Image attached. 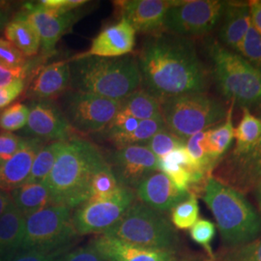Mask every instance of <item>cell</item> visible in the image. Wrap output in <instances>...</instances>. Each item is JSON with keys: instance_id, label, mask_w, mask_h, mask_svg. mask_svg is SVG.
Wrapping results in <instances>:
<instances>
[{"instance_id": "obj_1", "label": "cell", "mask_w": 261, "mask_h": 261, "mask_svg": "<svg viewBox=\"0 0 261 261\" xmlns=\"http://www.w3.org/2000/svg\"><path fill=\"white\" fill-rule=\"evenodd\" d=\"M138 58L141 89L159 103L192 93H204L207 76L193 42L160 32L142 45Z\"/></svg>"}, {"instance_id": "obj_2", "label": "cell", "mask_w": 261, "mask_h": 261, "mask_svg": "<svg viewBox=\"0 0 261 261\" xmlns=\"http://www.w3.org/2000/svg\"><path fill=\"white\" fill-rule=\"evenodd\" d=\"M109 166L102 152L89 140L72 138L65 141L50 173L44 180L53 202L70 209L91 197L94 175Z\"/></svg>"}, {"instance_id": "obj_3", "label": "cell", "mask_w": 261, "mask_h": 261, "mask_svg": "<svg viewBox=\"0 0 261 261\" xmlns=\"http://www.w3.org/2000/svg\"><path fill=\"white\" fill-rule=\"evenodd\" d=\"M72 90L121 101L139 90L141 76L137 56H81L70 60Z\"/></svg>"}, {"instance_id": "obj_4", "label": "cell", "mask_w": 261, "mask_h": 261, "mask_svg": "<svg viewBox=\"0 0 261 261\" xmlns=\"http://www.w3.org/2000/svg\"><path fill=\"white\" fill-rule=\"evenodd\" d=\"M201 193L214 215L225 247L239 246L260 237L261 216L242 193L212 176L207 178Z\"/></svg>"}, {"instance_id": "obj_5", "label": "cell", "mask_w": 261, "mask_h": 261, "mask_svg": "<svg viewBox=\"0 0 261 261\" xmlns=\"http://www.w3.org/2000/svg\"><path fill=\"white\" fill-rule=\"evenodd\" d=\"M209 50L215 83L224 98L242 108L261 106L260 72L219 43Z\"/></svg>"}, {"instance_id": "obj_6", "label": "cell", "mask_w": 261, "mask_h": 261, "mask_svg": "<svg viewBox=\"0 0 261 261\" xmlns=\"http://www.w3.org/2000/svg\"><path fill=\"white\" fill-rule=\"evenodd\" d=\"M103 235L143 248L175 252L178 246L177 234L166 216L140 200Z\"/></svg>"}, {"instance_id": "obj_7", "label": "cell", "mask_w": 261, "mask_h": 261, "mask_svg": "<svg viewBox=\"0 0 261 261\" xmlns=\"http://www.w3.org/2000/svg\"><path fill=\"white\" fill-rule=\"evenodd\" d=\"M166 128L186 141L196 133L208 130L226 117V106L205 93H192L160 103Z\"/></svg>"}, {"instance_id": "obj_8", "label": "cell", "mask_w": 261, "mask_h": 261, "mask_svg": "<svg viewBox=\"0 0 261 261\" xmlns=\"http://www.w3.org/2000/svg\"><path fill=\"white\" fill-rule=\"evenodd\" d=\"M71 210L53 204L25 217L21 250L55 251L74 245L77 233Z\"/></svg>"}, {"instance_id": "obj_9", "label": "cell", "mask_w": 261, "mask_h": 261, "mask_svg": "<svg viewBox=\"0 0 261 261\" xmlns=\"http://www.w3.org/2000/svg\"><path fill=\"white\" fill-rule=\"evenodd\" d=\"M60 108L72 130L92 134L102 132L110 124L119 112L120 101L71 90L62 95Z\"/></svg>"}, {"instance_id": "obj_10", "label": "cell", "mask_w": 261, "mask_h": 261, "mask_svg": "<svg viewBox=\"0 0 261 261\" xmlns=\"http://www.w3.org/2000/svg\"><path fill=\"white\" fill-rule=\"evenodd\" d=\"M135 200L133 189L122 185L112 196L90 197L72 215L76 233L103 234L121 219Z\"/></svg>"}, {"instance_id": "obj_11", "label": "cell", "mask_w": 261, "mask_h": 261, "mask_svg": "<svg viewBox=\"0 0 261 261\" xmlns=\"http://www.w3.org/2000/svg\"><path fill=\"white\" fill-rule=\"evenodd\" d=\"M226 1H177L168 10L164 29L171 34L189 38L211 32L222 18Z\"/></svg>"}, {"instance_id": "obj_12", "label": "cell", "mask_w": 261, "mask_h": 261, "mask_svg": "<svg viewBox=\"0 0 261 261\" xmlns=\"http://www.w3.org/2000/svg\"><path fill=\"white\" fill-rule=\"evenodd\" d=\"M261 119V106L257 110ZM217 180L240 193L253 191L261 183V138L250 149L234 151L221 160L214 169Z\"/></svg>"}, {"instance_id": "obj_13", "label": "cell", "mask_w": 261, "mask_h": 261, "mask_svg": "<svg viewBox=\"0 0 261 261\" xmlns=\"http://www.w3.org/2000/svg\"><path fill=\"white\" fill-rule=\"evenodd\" d=\"M122 186L136 189L152 172L160 171V161L146 145H129L116 149L107 159Z\"/></svg>"}, {"instance_id": "obj_14", "label": "cell", "mask_w": 261, "mask_h": 261, "mask_svg": "<svg viewBox=\"0 0 261 261\" xmlns=\"http://www.w3.org/2000/svg\"><path fill=\"white\" fill-rule=\"evenodd\" d=\"M25 138L46 141H66L72 139V128L59 105L51 100L32 101L28 106Z\"/></svg>"}, {"instance_id": "obj_15", "label": "cell", "mask_w": 261, "mask_h": 261, "mask_svg": "<svg viewBox=\"0 0 261 261\" xmlns=\"http://www.w3.org/2000/svg\"><path fill=\"white\" fill-rule=\"evenodd\" d=\"M20 14L37 29L42 49L46 55H51L56 50L57 42L79 19L75 10L64 14H56L40 8L36 2L25 3Z\"/></svg>"}, {"instance_id": "obj_16", "label": "cell", "mask_w": 261, "mask_h": 261, "mask_svg": "<svg viewBox=\"0 0 261 261\" xmlns=\"http://www.w3.org/2000/svg\"><path fill=\"white\" fill-rule=\"evenodd\" d=\"M177 1L170 0H126L115 5L121 19H125L136 32L157 34L164 29V19L168 10Z\"/></svg>"}, {"instance_id": "obj_17", "label": "cell", "mask_w": 261, "mask_h": 261, "mask_svg": "<svg viewBox=\"0 0 261 261\" xmlns=\"http://www.w3.org/2000/svg\"><path fill=\"white\" fill-rule=\"evenodd\" d=\"M136 189L140 201L159 212L171 210L190 195L189 192L179 190L162 171L152 172Z\"/></svg>"}, {"instance_id": "obj_18", "label": "cell", "mask_w": 261, "mask_h": 261, "mask_svg": "<svg viewBox=\"0 0 261 261\" xmlns=\"http://www.w3.org/2000/svg\"><path fill=\"white\" fill-rule=\"evenodd\" d=\"M44 146L42 140L24 138L19 151L0 167V190L9 193L23 185L30 175L35 157Z\"/></svg>"}, {"instance_id": "obj_19", "label": "cell", "mask_w": 261, "mask_h": 261, "mask_svg": "<svg viewBox=\"0 0 261 261\" xmlns=\"http://www.w3.org/2000/svg\"><path fill=\"white\" fill-rule=\"evenodd\" d=\"M136 30L125 19L103 29L94 38L86 56L120 57L133 51L136 45Z\"/></svg>"}, {"instance_id": "obj_20", "label": "cell", "mask_w": 261, "mask_h": 261, "mask_svg": "<svg viewBox=\"0 0 261 261\" xmlns=\"http://www.w3.org/2000/svg\"><path fill=\"white\" fill-rule=\"evenodd\" d=\"M70 85V61H58L44 67L35 74L29 84L28 96L32 101H54L66 93Z\"/></svg>"}, {"instance_id": "obj_21", "label": "cell", "mask_w": 261, "mask_h": 261, "mask_svg": "<svg viewBox=\"0 0 261 261\" xmlns=\"http://www.w3.org/2000/svg\"><path fill=\"white\" fill-rule=\"evenodd\" d=\"M91 242L109 261H177L176 252L133 246L103 234Z\"/></svg>"}, {"instance_id": "obj_22", "label": "cell", "mask_w": 261, "mask_h": 261, "mask_svg": "<svg viewBox=\"0 0 261 261\" xmlns=\"http://www.w3.org/2000/svg\"><path fill=\"white\" fill-rule=\"evenodd\" d=\"M221 19V41L225 47L237 50L251 25L248 3L226 1Z\"/></svg>"}, {"instance_id": "obj_23", "label": "cell", "mask_w": 261, "mask_h": 261, "mask_svg": "<svg viewBox=\"0 0 261 261\" xmlns=\"http://www.w3.org/2000/svg\"><path fill=\"white\" fill-rule=\"evenodd\" d=\"M25 217L12 203L0 217V259L21 250Z\"/></svg>"}, {"instance_id": "obj_24", "label": "cell", "mask_w": 261, "mask_h": 261, "mask_svg": "<svg viewBox=\"0 0 261 261\" xmlns=\"http://www.w3.org/2000/svg\"><path fill=\"white\" fill-rule=\"evenodd\" d=\"M4 35L8 42L27 57L36 56L41 47L37 29L20 13L9 20L4 28Z\"/></svg>"}, {"instance_id": "obj_25", "label": "cell", "mask_w": 261, "mask_h": 261, "mask_svg": "<svg viewBox=\"0 0 261 261\" xmlns=\"http://www.w3.org/2000/svg\"><path fill=\"white\" fill-rule=\"evenodd\" d=\"M12 201L24 217L53 205V198L46 183H24L11 193Z\"/></svg>"}, {"instance_id": "obj_26", "label": "cell", "mask_w": 261, "mask_h": 261, "mask_svg": "<svg viewBox=\"0 0 261 261\" xmlns=\"http://www.w3.org/2000/svg\"><path fill=\"white\" fill-rule=\"evenodd\" d=\"M233 103L227 111L225 121L214 129L205 130L206 149L210 157L217 162H221L226 151L230 147L234 139V127L232 121Z\"/></svg>"}, {"instance_id": "obj_27", "label": "cell", "mask_w": 261, "mask_h": 261, "mask_svg": "<svg viewBox=\"0 0 261 261\" xmlns=\"http://www.w3.org/2000/svg\"><path fill=\"white\" fill-rule=\"evenodd\" d=\"M119 111L140 121L162 116L158 100L143 89H139L121 100Z\"/></svg>"}, {"instance_id": "obj_28", "label": "cell", "mask_w": 261, "mask_h": 261, "mask_svg": "<svg viewBox=\"0 0 261 261\" xmlns=\"http://www.w3.org/2000/svg\"><path fill=\"white\" fill-rule=\"evenodd\" d=\"M236 144L234 151L250 149L261 138V119L252 114L250 109L242 108V117L234 129Z\"/></svg>"}, {"instance_id": "obj_29", "label": "cell", "mask_w": 261, "mask_h": 261, "mask_svg": "<svg viewBox=\"0 0 261 261\" xmlns=\"http://www.w3.org/2000/svg\"><path fill=\"white\" fill-rule=\"evenodd\" d=\"M64 144L65 141H53L48 144H45L35 157L30 175L25 183L43 182L50 173Z\"/></svg>"}, {"instance_id": "obj_30", "label": "cell", "mask_w": 261, "mask_h": 261, "mask_svg": "<svg viewBox=\"0 0 261 261\" xmlns=\"http://www.w3.org/2000/svg\"><path fill=\"white\" fill-rule=\"evenodd\" d=\"M165 128L166 125L162 116L153 119L141 120L136 130L124 137L114 146L116 149H120L129 145H145L157 133Z\"/></svg>"}, {"instance_id": "obj_31", "label": "cell", "mask_w": 261, "mask_h": 261, "mask_svg": "<svg viewBox=\"0 0 261 261\" xmlns=\"http://www.w3.org/2000/svg\"><path fill=\"white\" fill-rule=\"evenodd\" d=\"M199 206L196 196L190 193L185 200L171 209V223L182 230L191 229L198 220Z\"/></svg>"}, {"instance_id": "obj_32", "label": "cell", "mask_w": 261, "mask_h": 261, "mask_svg": "<svg viewBox=\"0 0 261 261\" xmlns=\"http://www.w3.org/2000/svg\"><path fill=\"white\" fill-rule=\"evenodd\" d=\"M212 261H261V236L252 242L225 247Z\"/></svg>"}, {"instance_id": "obj_33", "label": "cell", "mask_w": 261, "mask_h": 261, "mask_svg": "<svg viewBox=\"0 0 261 261\" xmlns=\"http://www.w3.org/2000/svg\"><path fill=\"white\" fill-rule=\"evenodd\" d=\"M139 124L140 120L119 111L102 133L107 140L115 145L124 137L136 130Z\"/></svg>"}, {"instance_id": "obj_34", "label": "cell", "mask_w": 261, "mask_h": 261, "mask_svg": "<svg viewBox=\"0 0 261 261\" xmlns=\"http://www.w3.org/2000/svg\"><path fill=\"white\" fill-rule=\"evenodd\" d=\"M236 51L261 73V34L252 23Z\"/></svg>"}, {"instance_id": "obj_35", "label": "cell", "mask_w": 261, "mask_h": 261, "mask_svg": "<svg viewBox=\"0 0 261 261\" xmlns=\"http://www.w3.org/2000/svg\"><path fill=\"white\" fill-rule=\"evenodd\" d=\"M185 142V140L178 138L177 136L165 128L157 133L145 145L159 160H162L173 150L184 146Z\"/></svg>"}, {"instance_id": "obj_36", "label": "cell", "mask_w": 261, "mask_h": 261, "mask_svg": "<svg viewBox=\"0 0 261 261\" xmlns=\"http://www.w3.org/2000/svg\"><path fill=\"white\" fill-rule=\"evenodd\" d=\"M73 246H66L55 251L19 250V252L0 261H63L66 254L71 252Z\"/></svg>"}, {"instance_id": "obj_37", "label": "cell", "mask_w": 261, "mask_h": 261, "mask_svg": "<svg viewBox=\"0 0 261 261\" xmlns=\"http://www.w3.org/2000/svg\"><path fill=\"white\" fill-rule=\"evenodd\" d=\"M29 108L23 103H16L10 106L0 115V128L5 132H14L25 127L28 123Z\"/></svg>"}, {"instance_id": "obj_38", "label": "cell", "mask_w": 261, "mask_h": 261, "mask_svg": "<svg viewBox=\"0 0 261 261\" xmlns=\"http://www.w3.org/2000/svg\"><path fill=\"white\" fill-rule=\"evenodd\" d=\"M120 186L109 165L94 175L91 183V197L98 198L112 196Z\"/></svg>"}, {"instance_id": "obj_39", "label": "cell", "mask_w": 261, "mask_h": 261, "mask_svg": "<svg viewBox=\"0 0 261 261\" xmlns=\"http://www.w3.org/2000/svg\"><path fill=\"white\" fill-rule=\"evenodd\" d=\"M216 228L217 227L213 222L206 219H198L190 230L192 239L204 248L209 257L207 261L214 259L215 254L211 249V243L216 235Z\"/></svg>"}, {"instance_id": "obj_40", "label": "cell", "mask_w": 261, "mask_h": 261, "mask_svg": "<svg viewBox=\"0 0 261 261\" xmlns=\"http://www.w3.org/2000/svg\"><path fill=\"white\" fill-rule=\"evenodd\" d=\"M0 64L8 68L27 66V56L7 40L0 39Z\"/></svg>"}, {"instance_id": "obj_41", "label": "cell", "mask_w": 261, "mask_h": 261, "mask_svg": "<svg viewBox=\"0 0 261 261\" xmlns=\"http://www.w3.org/2000/svg\"><path fill=\"white\" fill-rule=\"evenodd\" d=\"M24 138L3 132L0 134V167L12 158L21 147Z\"/></svg>"}, {"instance_id": "obj_42", "label": "cell", "mask_w": 261, "mask_h": 261, "mask_svg": "<svg viewBox=\"0 0 261 261\" xmlns=\"http://www.w3.org/2000/svg\"><path fill=\"white\" fill-rule=\"evenodd\" d=\"M63 261H109L100 252L93 243L90 242L84 247H80L68 252Z\"/></svg>"}, {"instance_id": "obj_43", "label": "cell", "mask_w": 261, "mask_h": 261, "mask_svg": "<svg viewBox=\"0 0 261 261\" xmlns=\"http://www.w3.org/2000/svg\"><path fill=\"white\" fill-rule=\"evenodd\" d=\"M38 6L56 14H64L82 7L87 1L84 0H42L36 2Z\"/></svg>"}, {"instance_id": "obj_44", "label": "cell", "mask_w": 261, "mask_h": 261, "mask_svg": "<svg viewBox=\"0 0 261 261\" xmlns=\"http://www.w3.org/2000/svg\"><path fill=\"white\" fill-rule=\"evenodd\" d=\"M25 77H19L3 87H0V109H3L16 100L23 92Z\"/></svg>"}, {"instance_id": "obj_45", "label": "cell", "mask_w": 261, "mask_h": 261, "mask_svg": "<svg viewBox=\"0 0 261 261\" xmlns=\"http://www.w3.org/2000/svg\"><path fill=\"white\" fill-rule=\"evenodd\" d=\"M28 75V68L19 67V68H8L6 66L0 64V87L5 86L11 82L19 79L25 77Z\"/></svg>"}, {"instance_id": "obj_46", "label": "cell", "mask_w": 261, "mask_h": 261, "mask_svg": "<svg viewBox=\"0 0 261 261\" xmlns=\"http://www.w3.org/2000/svg\"><path fill=\"white\" fill-rule=\"evenodd\" d=\"M248 5L251 23L261 34V0H252Z\"/></svg>"}, {"instance_id": "obj_47", "label": "cell", "mask_w": 261, "mask_h": 261, "mask_svg": "<svg viewBox=\"0 0 261 261\" xmlns=\"http://www.w3.org/2000/svg\"><path fill=\"white\" fill-rule=\"evenodd\" d=\"M9 5L5 2H0V31L3 30L9 22Z\"/></svg>"}, {"instance_id": "obj_48", "label": "cell", "mask_w": 261, "mask_h": 261, "mask_svg": "<svg viewBox=\"0 0 261 261\" xmlns=\"http://www.w3.org/2000/svg\"><path fill=\"white\" fill-rule=\"evenodd\" d=\"M12 203V197L8 192L0 190V217L6 212Z\"/></svg>"}, {"instance_id": "obj_49", "label": "cell", "mask_w": 261, "mask_h": 261, "mask_svg": "<svg viewBox=\"0 0 261 261\" xmlns=\"http://www.w3.org/2000/svg\"><path fill=\"white\" fill-rule=\"evenodd\" d=\"M253 192H254V196H255V199H256V202L258 205V209L261 213V183L253 189Z\"/></svg>"}]
</instances>
